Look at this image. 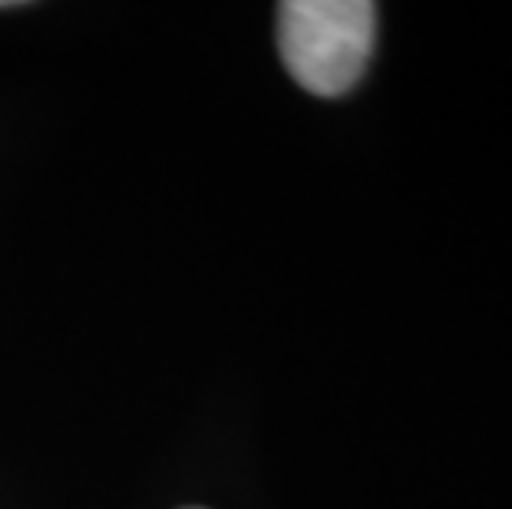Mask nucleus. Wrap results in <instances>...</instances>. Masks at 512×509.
Returning a JSON list of instances; mask_svg holds the SVG:
<instances>
[{
    "mask_svg": "<svg viewBox=\"0 0 512 509\" xmlns=\"http://www.w3.org/2000/svg\"><path fill=\"white\" fill-rule=\"evenodd\" d=\"M377 40L370 0H288L278 7V53L291 80L314 96L351 93Z\"/></svg>",
    "mask_w": 512,
    "mask_h": 509,
    "instance_id": "obj_1",
    "label": "nucleus"
},
{
    "mask_svg": "<svg viewBox=\"0 0 512 509\" xmlns=\"http://www.w3.org/2000/svg\"><path fill=\"white\" fill-rule=\"evenodd\" d=\"M0 7H14V0H0Z\"/></svg>",
    "mask_w": 512,
    "mask_h": 509,
    "instance_id": "obj_2",
    "label": "nucleus"
}]
</instances>
